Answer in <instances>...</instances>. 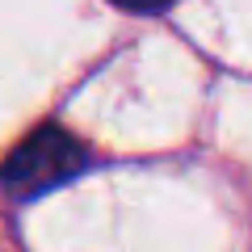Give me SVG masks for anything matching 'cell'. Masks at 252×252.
Instances as JSON below:
<instances>
[{
    "label": "cell",
    "instance_id": "6da1fadb",
    "mask_svg": "<svg viewBox=\"0 0 252 252\" xmlns=\"http://www.w3.org/2000/svg\"><path fill=\"white\" fill-rule=\"evenodd\" d=\"M84 168H89V147L80 139L67 135L63 126H38L0 164V185H4L9 198L30 202V198H42L51 189L67 185Z\"/></svg>",
    "mask_w": 252,
    "mask_h": 252
},
{
    "label": "cell",
    "instance_id": "7a4b0ae2",
    "mask_svg": "<svg viewBox=\"0 0 252 252\" xmlns=\"http://www.w3.org/2000/svg\"><path fill=\"white\" fill-rule=\"evenodd\" d=\"M109 4H118V9H126V13H164L172 4V0H109Z\"/></svg>",
    "mask_w": 252,
    "mask_h": 252
}]
</instances>
